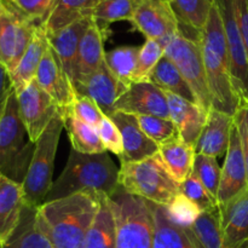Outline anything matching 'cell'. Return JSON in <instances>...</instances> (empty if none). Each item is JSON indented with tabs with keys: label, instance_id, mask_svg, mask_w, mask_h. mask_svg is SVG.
I'll use <instances>...</instances> for the list:
<instances>
[{
	"label": "cell",
	"instance_id": "d590c367",
	"mask_svg": "<svg viewBox=\"0 0 248 248\" xmlns=\"http://www.w3.org/2000/svg\"><path fill=\"white\" fill-rule=\"evenodd\" d=\"M143 132L157 145L165 144L178 138V130L171 119L159 118L153 115H136Z\"/></svg>",
	"mask_w": 248,
	"mask_h": 248
},
{
	"label": "cell",
	"instance_id": "83f0119b",
	"mask_svg": "<svg viewBox=\"0 0 248 248\" xmlns=\"http://www.w3.org/2000/svg\"><path fill=\"white\" fill-rule=\"evenodd\" d=\"M99 0H56L52 11L43 24L46 34L55 33L74 22L93 15Z\"/></svg>",
	"mask_w": 248,
	"mask_h": 248
},
{
	"label": "cell",
	"instance_id": "277c9868",
	"mask_svg": "<svg viewBox=\"0 0 248 248\" xmlns=\"http://www.w3.org/2000/svg\"><path fill=\"white\" fill-rule=\"evenodd\" d=\"M34 150L35 143L29 138L19 115L16 91L12 90L0 118V174L23 184Z\"/></svg>",
	"mask_w": 248,
	"mask_h": 248
},
{
	"label": "cell",
	"instance_id": "9c48e42d",
	"mask_svg": "<svg viewBox=\"0 0 248 248\" xmlns=\"http://www.w3.org/2000/svg\"><path fill=\"white\" fill-rule=\"evenodd\" d=\"M165 56L174 63L188 82L196 103L208 113L212 108V97L208 89L200 41L191 40L178 33L165 47Z\"/></svg>",
	"mask_w": 248,
	"mask_h": 248
},
{
	"label": "cell",
	"instance_id": "8fae6325",
	"mask_svg": "<svg viewBox=\"0 0 248 248\" xmlns=\"http://www.w3.org/2000/svg\"><path fill=\"white\" fill-rule=\"evenodd\" d=\"M16 94L22 121L31 140L36 143L51 120L61 111L60 107L47 92L39 86L35 79L16 92Z\"/></svg>",
	"mask_w": 248,
	"mask_h": 248
},
{
	"label": "cell",
	"instance_id": "f35d334b",
	"mask_svg": "<svg viewBox=\"0 0 248 248\" xmlns=\"http://www.w3.org/2000/svg\"><path fill=\"white\" fill-rule=\"evenodd\" d=\"M169 216L174 223L182 227L190 228L195 223L202 211L196 203L189 200L186 195L179 193L169 205L166 206Z\"/></svg>",
	"mask_w": 248,
	"mask_h": 248
},
{
	"label": "cell",
	"instance_id": "74e56055",
	"mask_svg": "<svg viewBox=\"0 0 248 248\" xmlns=\"http://www.w3.org/2000/svg\"><path fill=\"white\" fill-rule=\"evenodd\" d=\"M193 173L200 179L201 183L207 188V190L217 199L220 176H222V169L218 165L217 159L208 156V155L196 154Z\"/></svg>",
	"mask_w": 248,
	"mask_h": 248
},
{
	"label": "cell",
	"instance_id": "ba28073f",
	"mask_svg": "<svg viewBox=\"0 0 248 248\" xmlns=\"http://www.w3.org/2000/svg\"><path fill=\"white\" fill-rule=\"evenodd\" d=\"M38 27L12 0H0V64L9 74L16 69Z\"/></svg>",
	"mask_w": 248,
	"mask_h": 248
},
{
	"label": "cell",
	"instance_id": "5bb4252c",
	"mask_svg": "<svg viewBox=\"0 0 248 248\" xmlns=\"http://www.w3.org/2000/svg\"><path fill=\"white\" fill-rule=\"evenodd\" d=\"M128 87L114 77L106 62L98 70L74 85L77 94L92 99L108 118L115 113L116 101Z\"/></svg>",
	"mask_w": 248,
	"mask_h": 248
},
{
	"label": "cell",
	"instance_id": "3957f363",
	"mask_svg": "<svg viewBox=\"0 0 248 248\" xmlns=\"http://www.w3.org/2000/svg\"><path fill=\"white\" fill-rule=\"evenodd\" d=\"M200 45L212 97V108L234 116L240 98L232 85L227 38L216 0L205 28L201 31Z\"/></svg>",
	"mask_w": 248,
	"mask_h": 248
},
{
	"label": "cell",
	"instance_id": "c3c4849f",
	"mask_svg": "<svg viewBox=\"0 0 248 248\" xmlns=\"http://www.w3.org/2000/svg\"><path fill=\"white\" fill-rule=\"evenodd\" d=\"M0 248H1V247H0Z\"/></svg>",
	"mask_w": 248,
	"mask_h": 248
},
{
	"label": "cell",
	"instance_id": "1f68e13d",
	"mask_svg": "<svg viewBox=\"0 0 248 248\" xmlns=\"http://www.w3.org/2000/svg\"><path fill=\"white\" fill-rule=\"evenodd\" d=\"M143 0H99L92 18L107 39L109 26L118 21H130Z\"/></svg>",
	"mask_w": 248,
	"mask_h": 248
},
{
	"label": "cell",
	"instance_id": "cb8c5ba5",
	"mask_svg": "<svg viewBox=\"0 0 248 248\" xmlns=\"http://www.w3.org/2000/svg\"><path fill=\"white\" fill-rule=\"evenodd\" d=\"M104 39L106 38L102 31L93 22L80 41L74 65L73 86L98 70L106 62L104 60L106 51L103 48Z\"/></svg>",
	"mask_w": 248,
	"mask_h": 248
},
{
	"label": "cell",
	"instance_id": "7c38bea8",
	"mask_svg": "<svg viewBox=\"0 0 248 248\" xmlns=\"http://www.w3.org/2000/svg\"><path fill=\"white\" fill-rule=\"evenodd\" d=\"M131 23L145 38L159 41L164 47L178 34V19L170 2L164 0H143Z\"/></svg>",
	"mask_w": 248,
	"mask_h": 248
},
{
	"label": "cell",
	"instance_id": "b9f144b4",
	"mask_svg": "<svg viewBox=\"0 0 248 248\" xmlns=\"http://www.w3.org/2000/svg\"><path fill=\"white\" fill-rule=\"evenodd\" d=\"M97 130H98L104 149L115 154L118 157H121L124 153L123 137H121L120 131H119L118 126L114 124V121L108 116H104L99 123Z\"/></svg>",
	"mask_w": 248,
	"mask_h": 248
},
{
	"label": "cell",
	"instance_id": "9a60e30c",
	"mask_svg": "<svg viewBox=\"0 0 248 248\" xmlns=\"http://www.w3.org/2000/svg\"><path fill=\"white\" fill-rule=\"evenodd\" d=\"M35 80L39 86L52 97L61 110L69 108L77 97L72 80L50 45L44 53Z\"/></svg>",
	"mask_w": 248,
	"mask_h": 248
},
{
	"label": "cell",
	"instance_id": "f1b7e54d",
	"mask_svg": "<svg viewBox=\"0 0 248 248\" xmlns=\"http://www.w3.org/2000/svg\"><path fill=\"white\" fill-rule=\"evenodd\" d=\"M63 124L72 143V149L81 154H101L107 152L102 144L97 127L84 123L69 110H62Z\"/></svg>",
	"mask_w": 248,
	"mask_h": 248
},
{
	"label": "cell",
	"instance_id": "836d02e7",
	"mask_svg": "<svg viewBox=\"0 0 248 248\" xmlns=\"http://www.w3.org/2000/svg\"><path fill=\"white\" fill-rule=\"evenodd\" d=\"M140 50V47L137 46H120L108 51L104 55L107 67L113 73L114 77L126 86L133 84Z\"/></svg>",
	"mask_w": 248,
	"mask_h": 248
},
{
	"label": "cell",
	"instance_id": "d4e9b609",
	"mask_svg": "<svg viewBox=\"0 0 248 248\" xmlns=\"http://www.w3.org/2000/svg\"><path fill=\"white\" fill-rule=\"evenodd\" d=\"M48 40L43 27L39 26L27 47L26 52L22 56L21 61L17 64L16 69L10 74L12 86L16 92L26 87L33 81L38 73L39 65L44 57V53L48 47Z\"/></svg>",
	"mask_w": 248,
	"mask_h": 248
},
{
	"label": "cell",
	"instance_id": "7bdbcfd3",
	"mask_svg": "<svg viewBox=\"0 0 248 248\" xmlns=\"http://www.w3.org/2000/svg\"><path fill=\"white\" fill-rule=\"evenodd\" d=\"M15 5L38 26H43L55 6L56 0H12Z\"/></svg>",
	"mask_w": 248,
	"mask_h": 248
},
{
	"label": "cell",
	"instance_id": "ee69618b",
	"mask_svg": "<svg viewBox=\"0 0 248 248\" xmlns=\"http://www.w3.org/2000/svg\"><path fill=\"white\" fill-rule=\"evenodd\" d=\"M234 124L239 133L240 143H241L242 154L245 157V164L247 169V182H248V102L240 99L239 106L234 114Z\"/></svg>",
	"mask_w": 248,
	"mask_h": 248
},
{
	"label": "cell",
	"instance_id": "4316f807",
	"mask_svg": "<svg viewBox=\"0 0 248 248\" xmlns=\"http://www.w3.org/2000/svg\"><path fill=\"white\" fill-rule=\"evenodd\" d=\"M159 155L167 171L179 184L193 173L196 156L195 148L179 137L159 145Z\"/></svg>",
	"mask_w": 248,
	"mask_h": 248
},
{
	"label": "cell",
	"instance_id": "d6a6232c",
	"mask_svg": "<svg viewBox=\"0 0 248 248\" xmlns=\"http://www.w3.org/2000/svg\"><path fill=\"white\" fill-rule=\"evenodd\" d=\"M215 0H172L170 2L179 26L202 31Z\"/></svg>",
	"mask_w": 248,
	"mask_h": 248
},
{
	"label": "cell",
	"instance_id": "5b68a950",
	"mask_svg": "<svg viewBox=\"0 0 248 248\" xmlns=\"http://www.w3.org/2000/svg\"><path fill=\"white\" fill-rule=\"evenodd\" d=\"M119 186L160 206H167L181 193L179 183L167 171L159 153L142 161L121 164Z\"/></svg>",
	"mask_w": 248,
	"mask_h": 248
},
{
	"label": "cell",
	"instance_id": "30bf717a",
	"mask_svg": "<svg viewBox=\"0 0 248 248\" xmlns=\"http://www.w3.org/2000/svg\"><path fill=\"white\" fill-rule=\"evenodd\" d=\"M216 4L224 26L232 85L239 98L248 102V52L237 26L234 0H216Z\"/></svg>",
	"mask_w": 248,
	"mask_h": 248
},
{
	"label": "cell",
	"instance_id": "f6af8a7d",
	"mask_svg": "<svg viewBox=\"0 0 248 248\" xmlns=\"http://www.w3.org/2000/svg\"><path fill=\"white\" fill-rule=\"evenodd\" d=\"M237 26L248 52V0H234Z\"/></svg>",
	"mask_w": 248,
	"mask_h": 248
},
{
	"label": "cell",
	"instance_id": "60d3db41",
	"mask_svg": "<svg viewBox=\"0 0 248 248\" xmlns=\"http://www.w3.org/2000/svg\"><path fill=\"white\" fill-rule=\"evenodd\" d=\"M64 110H69L78 119H80L84 123L89 124V125L93 126V127H98L102 119L106 116L102 113L99 107L92 99L81 96V94H77L72 106L69 108L64 109Z\"/></svg>",
	"mask_w": 248,
	"mask_h": 248
},
{
	"label": "cell",
	"instance_id": "ffe728a7",
	"mask_svg": "<svg viewBox=\"0 0 248 248\" xmlns=\"http://www.w3.org/2000/svg\"><path fill=\"white\" fill-rule=\"evenodd\" d=\"M234 116L211 108L207 114V121L195 145L196 154L219 157L225 155L230 142Z\"/></svg>",
	"mask_w": 248,
	"mask_h": 248
},
{
	"label": "cell",
	"instance_id": "e0dca14e",
	"mask_svg": "<svg viewBox=\"0 0 248 248\" xmlns=\"http://www.w3.org/2000/svg\"><path fill=\"white\" fill-rule=\"evenodd\" d=\"M110 119L118 126L123 137L124 153L121 157H119L121 164L142 161L159 153V145L143 132L137 116L115 111Z\"/></svg>",
	"mask_w": 248,
	"mask_h": 248
},
{
	"label": "cell",
	"instance_id": "7402d4cb",
	"mask_svg": "<svg viewBox=\"0 0 248 248\" xmlns=\"http://www.w3.org/2000/svg\"><path fill=\"white\" fill-rule=\"evenodd\" d=\"M1 248H55L44 232L38 207L26 203L18 224L0 242Z\"/></svg>",
	"mask_w": 248,
	"mask_h": 248
},
{
	"label": "cell",
	"instance_id": "7a4b0ae2",
	"mask_svg": "<svg viewBox=\"0 0 248 248\" xmlns=\"http://www.w3.org/2000/svg\"><path fill=\"white\" fill-rule=\"evenodd\" d=\"M119 170L107 152L90 155L72 149L44 202L79 193L113 195L119 188Z\"/></svg>",
	"mask_w": 248,
	"mask_h": 248
},
{
	"label": "cell",
	"instance_id": "7dc6e473",
	"mask_svg": "<svg viewBox=\"0 0 248 248\" xmlns=\"http://www.w3.org/2000/svg\"><path fill=\"white\" fill-rule=\"evenodd\" d=\"M164 1H167V2H171L172 0H164Z\"/></svg>",
	"mask_w": 248,
	"mask_h": 248
},
{
	"label": "cell",
	"instance_id": "ac0fdd59",
	"mask_svg": "<svg viewBox=\"0 0 248 248\" xmlns=\"http://www.w3.org/2000/svg\"><path fill=\"white\" fill-rule=\"evenodd\" d=\"M219 206L223 248H248V188Z\"/></svg>",
	"mask_w": 248,
	"mask_h": 248
},
{
	"label": "cell",
	"instance_id": "f546056e",
	"mask_svg": "<svg viewBox=\"0 0 248 248\" xmlns=\"http://www.w3.org/2000/svg\"><path fill=\"white\" fill-rule=\"evenodd\" d=\"M82 248H116V223L108 196L102 195L101 206Z\"/></svg>",
	"mask_w": 248,
	"mask_h": 248
},
{
	"label": "cell",
	"instance_id": "4dcf8cb0",
	"mask_svg": "<svg viewBox=\"0 0 248 248\" xmlns=\"http://www.w3.org/2000/svg\"><path fill=\"white\" fill-rule=\"evenodd\" d=\"M149 81L159 86L165 92H170V93L182 97L186 101L196 103L195 96L189 87L188 82L182 77L181 72L174 65V63L165 55L153 70Z\"/></svg>",
	"mask_w": 248,
	"mask_h": 248
},
{
	"label": "cell",
	"instance_id": "2e32d148",
	"mask_svg": "<svg viewBox=\"0 0 248 248\" xmlns=\"http://www.w3.org/2000/svg\"><path fill=\"white\" fill-rule=\"evenodd\" d=\"M248 188L247 169L242 154L241 143L235 124L230 135L229 147L225 153L224 165L222 167L219 189L217 194L218 205L228 202Z\"/></svg>",
	"mask_w": 248,
	"mask_h": 248
},
{
	"label": "cell",
	"instance_id": "52a82bcc",
	"mask_svg": "<svg viewBox=\"0 0 248 248\" xmlns=\"http://www.w3.org/2000/svg\"><path fill=\"white\" fill-rule=\"evenodd\" d=\"M64 128L62 110L51 120L46 130L35 143L33 157L24 178L23 188L26 203L39 206L44 203L48 191L52 188L53 167L61 133Z\"/></svg>",
	"mask_w": 248,
	"mask_h": 248
},
{
	"label": "cell",
	"instance_id": "603a6c76",
	"mask_svg": "<svg viewBox=\"0 0 248 248\" xmlns=\"http://www.w3.org/2000/svg\"><path fill=\"white\" fill-rule=\"evenodd\" d=\"M92 23H93V18L89 17V18L74 22L55 33L46 34L48 44L58 56L72 82L74 78V65L80 41Z\"/></svg>",
	"mask_w": 248,
	"mask_h": 248
},
{
	"label": "cell",
	"instance_id": "44dd1931",
	"mask_svg": "<svg viewBox=\"0 0 248 248\" xmlns=\"http://www.w3.org/2000/svg\"><path fill=\"white\" fill-rule=\"evenodd\" d=\"M154 213V246L153 248H203L191 228L182 227L169 216L166 206L152 202Z\"/></svg>",
	"mask_w": 248,
	"mask_h": 248
},
{
	"label": "cell",
	"instance_id": "8992f818",
	"mask_svg": "<svg viewBox=\"0 0 248 248\" xmlns=\"http://www.w3.org/2000/svg\"><path fill=\"white\" fill-rule=\"evenodd\" d=\"M116 223V248H153L154 213L152 202L119 186L108 196Z\"/></svg>",
	"mask_w": 248,
	"mask_h": 248
},
{
	"label": "cell",
	"instance_id": "6da1fadb",
	"mask_svg": "<svg viewBox=\"0 0 248 248\" xmlns=\"http://www.w3.org/2000/svg\"><path fill=\"white\" fill-rule=\"evenodd\" d=\"M101 198L102 194L79 193L39 206L40 224L53 247L82 248L101 206Z\"/></svg>",
	"mask_w": 248,
	"mask_h": 248
},
{
	"label": "cell",
	"instance_id": "e575fe53",
	"mask_svg": "<svg viewBox=\"0 0 248 248\" xmlns=\"http://www.w3.org/2000/svg\"><path fill=\"white\" fill-rule=\"evenodd\" d=\"M190 228L203 248H223L219 206L202 211Z\"/></svg>",
	"mask_w": 248,
	"mask_h": 248
},
{
	"label": "cell",
	"instance_id": "484cf974",
	"mask_svg": "<svg viewBox=\"0 0 248 248\" xmlns=\"http://www.w3.org/2000/svg\"><path fill=\"white\" fill-rule=\"evenodd\" d=\"M24 205L22 184L0 174V242L18 224Z\"/></svg>",
	"mask_w": 248,
	"mask_h": 248
},
{
	"label": "cell",
	"instance_id": "4fadbf2b",
	"mask_svg": "<svg viewBox=\"0 0 248 248\" xmlns=\"http://www.w3.org/2000/svg\"><path fill=\"white\" fill-rule=\"evenodd\" d=\"M115 111L170 119L166 92L150 81L131 84L116 101Z\"/></svg>",
	"mask_w": 248,
	"mask_h": 248
},
{
	"label": "cell",
	"instance_id": "d6986e66",
	"mask_svg": "<svg viewBox=\"0 0 248 248\" xmlns=\"http://www.w3.org/2000/svg\"><path fill=\"white\" fill-rule=\"evenodd\" d=\"M170 119L178 130L179 138L195 148L207 121V111L194 102L166 92Z\"/></svg>",
	"mask_w": 248,
	"mask_h": 248
},
{
	"label": "cell",
	"instance_id": "ab89813d",
	"mask_svg": "<svg viewBox=\"0 0 248 248\" xmlns=\"http://www.w3.org/2000/svg\"><path fill=\"white\" fill-rule=\"evenodd\" d=\"M179 191L189 200L196 203L201 211L211 210L218 206L217 199L207 190V188L194 173H191L183 183L179 184Z\"/></svg>",
	"mask_w": 248,
	"mask_h": 248
},
{
	"label": "cell",
	"instance_id": "8d00e7d4",
	"mask_svg": "<svg viewBox=\"0 0 248 248\" xmlns=\"http://www.w3.org/2000/svg\"><path fill=\"white\" fill-rule=\"evenodd\" d=\"M165 47L156 40L147 39L144 45L140 47L138 55L137 68H136L133 82L149 81L153 70L156 67L159 61L164 57Z\"/></svg>",
	"mask_w": 248,
	"mask_h": 248
},
{
	"label": "cell",
	"instance_id": "bcb514c9",
	"mask_svg": "<svg viewBox=\"0 0 248 248\" xmlns=\"http://www.w3.org/2000/svg\"><path fill=\"white\" fill-rule=\"evenodd\" d=\"M12 90H14V86H12L10 74L7 73V70L0 64V118H1L2 113H4L7 98H9Z\"/></svg>",
	"mask_w": 248,
	"mask_h": 248
}]
</instances>
